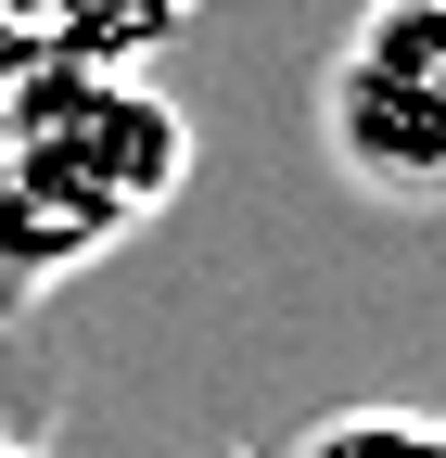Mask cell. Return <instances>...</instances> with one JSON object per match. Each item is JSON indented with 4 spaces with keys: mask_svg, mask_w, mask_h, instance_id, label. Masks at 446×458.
Returning a JSON list of instances; mask_svg holds the SVG:
<instances>
[{
    "mask_svg": "<svg viewBox=\"0 0 446 458\" xmlns=\"http://www.w3.org/2000/svg\"><path fill=\"white\" fill-rule=\"evenodd\" d=\"M192 179V114L153 77L13 64L0 77V280H64L153 229Z\"/></svg>",
    "mask_w": 446,
    "mask_h": 458,
    "instance_id": "obj_1",
    "label": "cell"
},
{
    "mask_svg": "<svg viewBox=\"0 0 446 458\" xmlns=\"http://www.w3.org/2000/svg\"><path fill=\"white\" fill-rule=\"evenodd\" d=\"M331 165L382 204H446V0H357L319 77Z\"/></svg>",
    "mask_w": 446,
    "mask_h": 458,
    "instance_id": "obj_2",
    "label": "cell"
},
{
    "mask_svg": "<svg viewBox=\"0 0 446 458\" xmlns=\"http://www.w3.org/2000/svg\"><path fill=\"white\" fill-rule=\"evenodd\" d=\"M179 26H192V0H0V77H13V64L153 77V51Z\"/></svg>",
    "mask_w": 446,
    "mask_h": 458,
    "instance_id": "obj_3",
    "label": "cell"
},
{
    "mask_svg": "<svg viewBox=\"0 0 446 458\" xmlns=\"http://www.w3.org/2000/svg\"><path fill=\"white\" fill-rule=\"evenodd\" d=\"M281 458H446V420H433V408H331V420H306Z\"/></svg>",
    "mask_w": 446,
    "mask_h": 458,
    "instance_id": "obj_4",
    "label": "cell"
},
{
    "mask_svg": "<svg viewBox=\"0 0 446 458\" xmlns=\"http://www.w3.org/2000/svg\"><path fill=\"white\" fill-rule=\"evenodd\" d=\"M0 458H39V445H26V433H13V420H0Z\"/></svg>",
    "mask_w": 446,
    "mask_h": 458,
    "instance_id": "obj_5",
    "label": "cell"
}]
</instances>
